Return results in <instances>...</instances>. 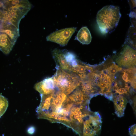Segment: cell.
Wrapping results in <instances>:
<instances>
[{
	"label": "cell",
	"mask_w": 136,
	"mask_h": 136,
	"mask_svg": "<svg viewBox=\"0 0 136 136\" xmlns=\"http://www.w3.org/2000/svg\"><path fill=\"white\" fill-rule=\"evenodd\" d=\"M121 16L119 7L117 6H107L99 11L96 20L101 33L106 34L115 29Z\"/></svg>",
	"instance_id": "obj_2"
},
{
	"label": "cell",
	"mask_w": 136,
	"mask_h": 136,
	"mask_svg": "<svg viewBox=\"0 0 136 136\" xmlns=\"http://www.w3.org/2000/svg\"><path fill=\"white\" fill-rule=\"evenodd\" d=\"M34 88L40 94H46L54 92L57 89L53 76L46 78L36 83Z\"/></svg>",
	"instance_id": "obj_9"
},
{
	"label": "cell",
	"mask_w": 136,
	"mask_h": 136,
	"mask_svg": "<svg viewBox=\"0 0 136 136\" xmlns=\"http://www.w3.org/2000/svg\"><path fill=\"white\" fill-rule=\"evenodd\" d=\"M98 89L99 94L104 95L109 100L112 101L114 97L112 86L114 77L108 74L105 69L98 71L94 68L89 73L87 79Z\"/></svg>",
	"instance_id": "obj_3"
},
{
	"label": "cell",
	"mask_w": 136,
	"mask_h": 136,
	"mask_svg": "<svg viewBox=\"0 0 136 136\" xmlns=\"http://www.w3.org/2000/svg\"><path fill=\"white\" fill-rule=\"evenodd\" d=\"M78 87L91 98L99 94L98 88L91 82L87 80L81 81Z\"/></svg>",
	"instance_id": "obj_14"
},
{
	"label": "cell",
	"mask_w": 136,
	"mask_h": 136,
	"mask_svg": "<svg viewBox=\"0 0 136 136\" xmlns=\"http://www.w3.org/2000/svg\"><path fill=\"white\" fill-rule=\"evenodd\" d=\"M102 119L98 112H92L84 122L82 136L99 135L101 130Z\"/></svg>",
	"instance_id": "obj_6"
},
{
	"label": "cell",
	"mask_w": 136,
	"mask_h": 136,
	"mask_svg": "<svg viewBox=\"0 0 136 136\" xmlns=\"http://www.w3.org/2000/svg\"><path fill=\"white\" fill-rule=\"evenodd\" d=\"M136 124H133L129 127L128 132L130 136H136Z\"/></svg>",
	"instance_id": "obj_19"
},
{
	"label": "cell",
	"mask_w": 136,
	"mask_h": 136,
	"mask_svg": "<svg viewBox=\"0 0 136 136\" xmlns=\"http://www.w3.org/2000/svg\"><path fill=\"white\" fill-rule=\"evenodd\" d=\"M136 60L135 50L126 45L115 56V61L119 66L126 69L135 67Z\"/></svg>",
	"instance_id": "obj_5"
},
{
	"label": "cell",
	"mask_w": 136,
	"mask_h": 136,
	"mask_svg": "<svg viewBox=\"0 0 136 136\" xmlns=\"http://www.w3.org/2000/svg\"><path fill=\"white\" fill-rule=\"evenodd\" d=\"M115 109V113L119 117H123L128 100L122 95H115L113 97V101Z\"/></svg>",
	"instance_id": "obj_12"
},
{
	"label": "cell",
	"mask_w": 136,
	"mask_h": 136,
	"mask_svg": "<svg viewBox=\"0 0 136 136\" xmlns=\"http://www.w3.org/2000/svg\"><path fill=\"white\" fill-rule=\"evenodd\" d=\"M76 29V27H73L56 31L48 36L46 40L48 41L57 43L61 46H64L67 44Z\"/></svg>",
	"instance_id": "obj_8"
},
{
	"label": "cell",
	"mask_w": 136,
	"mask_h": 136,
	"mask_svg": "<svg viewBox=\"0 0 136 136\" xmlns=\"http://www.w3.org/2000/svg\"><path fill=\"white\" fill-rule=\"evenodd\" d=\"M93 68L92 66L83 63L80 61L72 73L77 77L81 81L83 80L87 79L89 74Z\"/></svg>",
	"instance_id": "obj_13"
},
{
	"label": "cell",
	"mask_w": 136,
	"mask_h": 136,
	"mask_svg": "<svg viewBox=\"0 0 136 136\" xmlns=\"http://www.w3.org/2000/svg\"><path fill=\"white\" fill-rule=\"evenodd\" d=\"M68 98L71 103L78 105L89 104L91 98L78 87L68 95Z\"/></svg>",
	"instance_id": "obj_10"
},
{
	"label": "cell",
	"mask_w": 136,
	"mask_h": 136,
	"mask_svg": "<svg viewBox=\"0 0 136 136\" xmlns=\"http://www.w3.org/2000/svg\"><path fill=\"white\" fill-rule=\"evenodd\" d=\"M135 67L124 69L121 71L119 80L125 84L130 85L134 89L136 88V72Z\"/></svg>",
	"instance_id": "obj_11"
},
{
	"label": "cell",
	"mask_w": 136,
	"mask_h": 136,
	"mask_svg": "<svg viewBox=\"0 0 136 136\" xmlns=\"http://www.w3.org/2000/svg\"><path fill=\"white\" fill-rule=\"evenodd\" d=\"M76 39L81 43L88 44L91 40V36L90 31L87 28L84 27L81 28L78 32Z\"/></svg>",
	"instance_id": "obj_16"
},
{
	"label": "cell",
	"mask_w": 136,
	"mask_h": 136,
	"mask_svg": "<svg viewBox=\"0 0 136 136\" xmlns=\"http://www.w3.org/2000/svg\"><path fill=\"white\" fill-rule=\"evenodd\" d=\"M58 59L59 67L71 73L80 61L74 53L65 50H61Z\"/></svg>",
	"instance_id": "obj_7"
},
{
	"label": "cell",
	"mask_w": 136,
	"mask_h": 136,
	"mask_svg": "<svg viewBox=\"0 0 136 136\" xmlns=\"http://www.w3.org/2000/svg\"><path fill=\"white\" fill-rule=\"evenodd\" d=\"M56 68V71L53 76L56 86L69 95L79 86L81 81L73 73Z\"/></svg>",
	"instance_id": "obj_4"
},
{
	"label": "cell",
	"mask_w": 136,
	"mask_h": 136,
	"mask_svg": "<svg viewBox=\"0 0 136 136\" xmlns=\"http://www.w3.org/2000/svg\"><path fill=\"white\" fill-rule=\"evenodd\" d=\"M40 95L41 102L36 110L38 118L61 123L70 128L75 105L69 100L68 95L58 89L53 93Z\"/></svg>",
	"instance_id": "obj_1"
},
{
	"label": "cell",
	"mask_w": 136,
	"mask_h": 136,
	"mask_svg": "<svg viewBox=\"0 0 136 136\" xmlns=\"http://www.w3.org/2000/svg\"><path fill=\"white\" fill-rule=\"evenodd\" d=\"M8 106L7 99L0 94V117L5 113Z\"/></svg>",
	"instance_id": "obj_18"
},
{
	"label": "cell",
	"mask_w": 136,
	"mask_h": 136,
	"mask_svg": "<svg viewBox=\"0 0 136 136\" xmlns=\"http://www.w3.org/2000/svg\"><path fill=\"white\" fill-rule=\"evenodd\" d=\"M105 69L108 74L114 77L115 75L121 71L122 69L115 63L113 62Z\"/></svg>",
	"instance_id": "obj_17"
},
{
	"label": "cell",
	"mask_w": 136,
	"mask_h": 136,
	"mask_svg": "<svg viewBox=\"0 0 136 136\" xmlns=\"http://www.w3.org/2000/svg\"><path fill=\"white\" fill-rule=\"evenodd\" d=\"M15 44L6 34L0 32V50L4 53L9 54Z\"/></svg>",
	"instance_id": "obj_15"
}]
</instances>
